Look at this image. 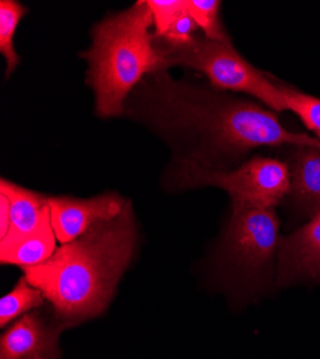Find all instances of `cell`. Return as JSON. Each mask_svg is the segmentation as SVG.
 <instances>
[{"label": "cell", "mask_w": 320, "mask_h": 359, "mask_svg": "<svg viewBox=\"0 0 320 359\" xmlns=\"http://www.w3.org/2000/svg\"><path fill=\"white\" fill-rule=\"evenodd\" d=\"M134 245L135 224L127 204L118 217L95 224L45 263L25 269V278L45 294L57 319L76 323L108 306Z\"/></svg>", "instance_id": "cell-1"}, {"label": "cell", "mask_w": 320, "mask_h": 359, "mask_svg": "<svg viewBox=\"0 0 320 359\" xmlns=\"http://www.w3.org/2000/svg\"><path fill=\"white\" fill-rule=\"evenodd\" d=\"M154 26L147 2L104 19L92 31V46L81 53L88 61V83L101 116L121 115L131 89L147 74L168 67L167 56L150 29Z\"/></svg>", "instance_id": "cell-2"}, {"label": "cell", "mask_w": 320, "mask_h": 359, "mask_svg": "<svg viewBox=\"0 0 320 359\" xmlns=\"http://www.w3.org/2000/svg\"><path fill=\"white\" fill-rule=\"evenodd\" d=\"M177 177L184 187L213 186L227 191L232 200V212L274 208L287 197L290 189L287 163L270 157H254L231 171L183 161Z\"/></svg>", "instance_id": "cell-3"}, {"label": "cell", "mask_w": 320, "mask_h": 359, "mask_svg": "<svg viewBox=\"0 0 320 359\" xmlns=\"http://www.w3.org/2000/svg\"><path fill=\"white\" fill-rule=\"evenodd\" d=\"M160 48L167 56L168 65H183L200 71L214 86L251 95L272 111L286 109L279 85L250 65L232 45L197 36L186 46L165 48L160 45Z\"/></svg>", "instance_id": "cell-4"}, {"label": "cell", "mask_w": 320, "mask_h": 359, "mask_svg": "<svg viewBox=\"0 0 320 359\" xmlns=\"http://www.w3.org/2000/svg\"><path fill=\"white\" fill-rule=\"evenodd\" d=\"M279 243L274 208L232 212L221 248V262L228 273L250 283L257 282L267 272Z\"/></svg>", "instance_id": "cell-5"}, {"label": "cell", "mask_w": 320, "mask_h": 359, "mask_svg": "<svg viewBox=\"0 0 320 359\" xmlns=\"http://www.w3.org/2000/svg\"><path fill=\"white\" fill-rule=\"evenodd\" d=\"M48 204L53 231L62 245L76 241L101 222L118 217L127 207V201L115 194L86 200L50 197Z\"/></svg>", "instance_id": "cell-6"}, {"label": "cell", "mask_w": 320, "mask_h": 359, "mask_svg": "<svg viewBox=\"0 0 320 359\" xmlns=\"http://www.w3.org/2000/svg\"><path fill=\"white\" fill-rule=\"evenodd\" d=\"M65 326L39 312L20 316L0 339V359H57V337Z\"/></svg>", "instance_id": "cell-7"}, {"label": "cell", "mask_w": 320, "mask_h": 359, "mask_svg": "<svg viewBox=\"0 0 320 359\" xmlns=\"http://www.w3.org/2000/svg\"><path fill=\"white\" fill-rule=\"evenodd\" d=\"M277 257L280 285L300 280L320 283V215L295 233L280 238Z\"/></svg>", "instance_id": "cell-8"}, {"label": "cell", "mask_w": 320, "mask_h": 359, "mask_svg": "<svg viewBox=\"0 0 320 359\" xmlns=\"http://www.w3.org/2000/svg\"><path fill=\"white\" fill-rule=\"evenodd\" d=\"M288 203L302 216L320 215V147H292Z\"/></svg>", "instance_id": "cell-9"}, {"label": "cell", "mask_w": 320, "mask_h": 359, "mask_svg": "<svg viewBox=\"0 0 320 359\" xmlns=\"http://www.w3.org/2000/svg\"><path fill=\"white\" fill-rule=\"evenodd\" d=\"M56 241L49 210L34 231L19 237L0 238V262L23 269L39 266L57 250Z\"/></svg>", "instance_id": "cell-10"}, {"label": "cell", "mask_w": 320, "mask_h": 359, "mask_svg": "<svg viewBox=\"0 0 320 359\" xmlns=\"http://www.w3.org/2000/svg\"><path fill=\"white\" fill-rule=\"evenodd\" d=\"M0 193L9 198L11 205V230L5 237H19L34 231L49 212V198L16 186L5 178L0 183Z\"/></svg>", "instance_id": "cell-11"}, {"label": "cell", "mask_w": 320, "mask_h": 359, "mask_svg": "<svg viewBox=\"0 0 320 359\" xmlns=\"http://www.w3.org/2000/svg\"><path fill=\"white\" fill-rule=\"evenodd\" d=\"M45 294L38 287L29 283L25 276L20 278L16 286L0 301V326L5 327L20 315L45 305Z\"/></svg>", "instance_id": "cell-12"}, {"label": "cell", "mask_w": 320, "mask_h": 359, "mask_svg": "<svg viewBox=\"0 0 320 359\" xmlns=\"http://www.w3.org/2000/svg\"><path fill=\"white\" fill-rule=\"evenodd\" d=\"M25 13L26 8L19 2H13V0H2L0 2V52L6 59L8 76H11L20 62V57L13 48V36Z\"/></svg>", "instance_id": "cell-13"}, {"label": "cell", "mask_w": 320, "mask_h": 359, "mask_svg": "<svg viewBox=\"0 0 320 359\" xmlns=\"http://www.w3.org/2000/svg\"><path fill=\"white\" fill-rule=\"evenodd\" d=\"M220 2L216 0H187V13L207 39L231 45L220 22Z\"/></svg>", "instance_id": "cell-14"}, {"label": "cell", "mask_w": 320, "mask_h": 359, "mask_svg": "<svg viewBox=\"0 0 320 359\" xmlns=\"http://www.w3.org/2000/svg\"><path fill=\"white\" fill-rule=\"evenodd\" d=\"M280 93L283 95L286 109L295 112L306 128L316 134L320 140V98L303 94L295 88L280 85Z\"/></svg>", "instance_id": "cell-15"}, {"label": "cell", "mask_w": 320, "mask_h": 359, "mask_svg": "<svg viewBox=\"0 0 320 359\" xmlns=\"http://www.w3.org/2000/svg\"><path fill=\"white\" fill-rule=\"evenodd\" d=\"M147 4L154 19L155 38H162L187 13V0H148Z\"/></svg>", "instance_id": "cell-16"}, {"label": "cell", "mask_w": 320, "mask_h": 359, "mask_svg": "<svg viewBox=\"0 0 320 359\" xmlns=\"http://www.w3.org/2000/svg\"><path fill=\"white\" fill-rule=\"evenodd\" d=\"M11 230V205L9 198L0 193V238H4Z\"/></svg>", "instance_id": "cell-17"}]
</instances>
